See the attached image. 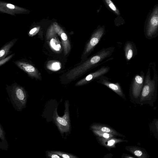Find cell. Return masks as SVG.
<instances>
[{
    "instance_id": "obj_13",
    "label": "cell",
    "mask_w": 158,
    "mask_h": 158,
    "mask_svg": "<svg viewBox=\"0 0 158 158\" xmlns=\"http://www.w3.org/2000/svg\"><path fill=\"white\" fill-rule=\"evenodd\" d=\"M99 140L102 145L108 148H114L115 147V144L117 143L124 141H127L126 140L120 139H117L114 138V137L108 139H104L99 138Z\"/></svg>"
},
{
    "instance_id": "obj_1",
    "label": "cell",
    "mask_w": 158,
    "mask_h": 158,
    "mask_svg": "<svg viewBox=\"0 0 158 158\" xmlns=\"http://www.w3.org/2000/svg\"><path fill=\"white\" fill-rule=\"evenodd\" d=\"M58 103L56 100H50L45 106L42 116L46 119L47 121H52L63 137L64 133L66 134L71 129L69 101H66L65 102V110L62 116H59L58 114Z\"/></svg>"
},
{
    "instance_id": "obj_26",
    "label": "cell",
    "mask_w": 158,
    "mask_h": 158,
    "mask_svg": "<svg viewBox=\"0 0 158 158\" xmlns=\"http://www.w3.org/2000/svg\"><path fill=\"white\" fill-rule=\"evenodd\" d=\"M6 6L7 7L10 9H14L15 8L14 6L12 4H8Z\"/></svg>"
},
{
    "instance_id": "obj_6",
    "label": "cell",
    "mask_w": 158,
    "mask_h": 158,
    "mask_svg": "<svg viewBox=\"0 0 158 158\" xmlns=\"http://www.w3.org/2000/svg\"><path fill=\"white\" fill-rule=\"evenodd\" d=\"M103 31L100 30L95 33L86 44L81 55V60H84L94 47L98 43L103 34Z\"/></svg>"
},
{
    "instance_id": "obj_23",
    "label": "cell",
    "mask_w": 158,
    "mask_h": 158,
    "mask_svg": "<svg viewBox=\"0 0 158 158\" xmlns=\"http://www.w3.org/2000/svg\"><path fill=\"white\" fill-rule=\"evenodd\" d=\"M14 54H12L5 58L0 60V66H1L2 65L8 61L14 56Z\"/></svg>"
},
{
    "instance_id": "obj_19",
    "label": "cell",
    "mask_w": 158,
    "mask_h": 158,
    "mask_svg": "<svg viewBox=\"0 0 158 158\" xmlns=\"http://www.w3.org/2000/svg\"><path fill=\"white\" fill-rule=\"evenodd\" d=\"M92 131L95 134L102 139H108L115 136L112 134L98 130H92Z\"/></svg>"
},
{
    "instance_id": "obj_22",
    "label": "cell",
    "mask_w": 158,
    "mask_h": 158,
    "mask_svg": "<svg viewBox=\"0 0 158 158\" xmlns=\"http://www.w3.org/2000/svg\"><path fill=\"white\" fill-rule=\"evenodd\" d=\"M47 157L51 158H61L60 156L53 152L52 151H47L46 152Z\"/></svg>"
},
{
    "instance_id": "obj_11",
    "label": "cell",
    "mask_w": 158,
    "mask_h": 158,
    "mask_svg": "<svg viewBox=\"0 0 158 158\" xmlns=\"http://www.w3.org/2000/svg\"><path fill=\"white\" fill-rule=\"evenodd\" d=\"M90 128L92 130H96L110 134L115 136L125 137V136L119 133L113 129L106 125L95 124H92Z\"/></svg>"
},
{
    "instance_id": "obj_18",
    "label": "cell",
    "mask_w": 158,
    "mask_h": 158,
    "mask_svg": "<svg viewBox=\"0 0 158 158\" xmlns=\"http://www.w3.org/2000/svg\"><path fill=\"white\" fill-rule=\"evenodd\" d=\"M50 45L52 48L54 50L59 52L61 48V46L59 40L56 38H52L50 42Z\"/></svg>"
},
{
    "instance_id": "obj_14",
    "label": "cell",
    "mask_w": 158,
    "mask_h": 158,
    "mask_svg": "<svg viewBox=\"0 0 158 158\" xmlns=\"http://www.w3.org/2000/svg\"><path fill=\"white\" fill-rule=\"evenodd\" d=\"M17 39L12 40L3 46L0 50V60L3 59L8 53L10 48L17 41Z\"/></svg>"
},
{
    "instance_id": "obj_17",
    "label": "cell",
    "mask_w": 158,
    "mask_h": 158,
    "mask_svg": "<svg viewBox=\"0 0 158 158\" xmlns=\"http://www.w3.org/2000/svg\"><path fill=\"white\" fill-rule=\"evenodd\" d=\"M0 126V138L2 141V142H1L0 143V148L5 149L4 148H6L5 146L7 148V142L5 138V132L1 124Z\"/></svg>"
},
{
    "instance_id": "obj_27",
    "label": "cell",
    "mask_w": 158,
    "mask_h": 158,
    "mask_svg": "<svg viewBox=\"0 0 158 158\" xmlns=\"http://www.w3.org/2000/svg\"><path fill=\"white\" fill-rule=\"evenodd\" d=\"M124 157L126 158H135L133 156H131L130 155H127V156H124Z\"/></svg>"
},
{
    "instance_id": "obj_21",
    "label": "cell",
    "mask_w": 158,
    "mask_h": 158,
    "mask_svg": "<svg viewBox=\"0 0 158 158\" xmlns=\"http://www.w3.org/2000/svg\"><path fill=\"white\" fill-rule=\"evenodd\" d=\"M53 152L57 154L62 158H77V157L74 155L60 151H52Z\"/></svg>"
},
{
    "instance_id": "obj_24",
    "label": "cell",
    "mask_w": 158,
    "mask_h": 158,
    "mask_svg": "<svg viewBox=\"0 0 158 158\" xmlns=\"http://www.w3.org/2000/svg\"><path fill=\"white\" fill-rule=\"evenodd\" d=\"M109 6L113 10H116V9L115 6L111 2H110V3L109 4Z\"/></svg>"
},
{
    "instance_id": "obj_9",
    "label": "cell",
    "mask_w": 158,
    "mask_h": 158,
    "mask_svg": "<svg viewBox=\"0 0 158 158\" xmlns=\"http://www.w3.org/2000/svg\"><path fill=\"white\" fill-rule=\"evenodd\" d=\"M125 56L127 61H128L137 53V50L135 44L132 42L128 41L124 46Z\"/></svg>"
},
{
    "instance_id": "obj_16",
    "label": "cell",
    "mask_w": 158,
    "mask_h": 158,
    "mask_svg": "<svg viewBox=\"0 0 158 158\" xmlns=\"http://www.w3.org/2000/svg\"><path fill=\"white\" fill-rule=\"evenodd\" d=\"M150 131L158 140V118H154L149 125Z\"/></svg>"
},
{
    "instance_id": "obj_20",
    "label": "cell",
    "mask_w": 158,
    "mask_h": 158,
    "mask_svg": "<svg viewBox=\"0 0 158 158\" xmlns=\"http://www.w3.org/2000/svg\"><path fill=\"white\" fill-rule=\"evenodd\" d=\"M47 68L49 69L52 71H56L61 68L60 63L56 61H51L48 63Z\"/></svg>"
},
{
    "instance_id": "obj_4",
    "label": "cell",
    "mask_w": 158,
    "mask_h": 158,
    "mask_svg": "<svg viewBox=\"0 0 158 158\" xmlns=\"http://www.w3.org/2000/svg\"><path fill=\"white\" fill-rule=\"evenodd\" d=\"M10 102L15 109L21 111L26 108L27 95L25 90L22 87H14L9 93Z\"/></svg>"
},
{
    "instance_id": "obj_5",
    "label": "cell",
    "mask_w": 158,
    "mask_h": 158,
    "mask_svg": "<svg viewBox=\"0 0 158 158\" xmlns=\"http://www.w3.org/2000/svg\"><path fill=\"white\" fill-rule=\"evenodd\" d=\"M144 78V73L142 71L140 74H137L134 76L132 82L131 94L134 99L138 101L143 88Z\"/></svg>"
},
{
    "instance_id": "obj_15",
    "label": "cell",
    "mask_w": 158,
    "mask_h": 158,
    "mask_svg": "<svg viewBox=\"0 0 158 158\" xmlns=\"http://www.w3.org/2000/svg\"><path fill=\"white\" fill-rule=\"evenodd\" d=\"M65 55L69 53L71 49L70 42L67 35L64 33H62L60 35Z\"/></svg>"
},
{
    "instance_id": "obj_8",
    "label": "cell",
    "mask_w": 158,
    "mask_h": 158,
    "mask_svg": "<svg viewBox=\"0 0 158 158\" xmlns=\"http://www.w3.org/2000/svg\"><path fill=\"white\" fill-rule=\"evenodd\" d=\"M109 70L108 67H102L94 72L91 73L84 78L77 82L76 86H81L89 82L92 80L107 73Z\"/></svg>"
},
{
    "instance_id": "obj_12",
    "label": "cell",
    "mask_w": 158,
    "mask_h": 158,
    "mask_svg": "<svg viewBox=\"0 0 158 158\" xmlns=\"http://www.w3.org/2000/svg\"><path fill=\"white\" fill-rule=\"evenodd\" d=\"M98 82L110 89L122 98L125 99V96L120 85L118 83L115 84L112 83L104 79H100Z\"/></svg>"
},
{
    "instance_id": "obj_7",
    "label": "cell",
    "mask_w": 158,
    "mask_h": 158,
    "mask_svg": "<svg viewBox=\"0 0 158 158\" xmlns=\"http://www.w3.org/2000/svg\"><path fill=\"white\" fill-rule=\"evenodd\" d=\"M15 64L29 76L36 79H41V74L37 69L31 64L24 61H16Z\"/></svg>"
},
{
    "instance_id": "obj_10",
    "label": "cell",
    "mask_w": 158,
    "mask_h": 158,
    "mask_svg": "<svg viewBox=\"0 0 158 158\" xmlns=\"http://www.w3.org/2000/svg\"><path fill=\"white\" fill-rule=\"evenodd\" d=\"M125 148L137 157L148 158L149 157L148 153L143 148L136 146H126Z\"/></svg>"
},
{
    "instance_id": "obj_3",
    "label": "cell",
    "mask_w": 158,
    "mask_h": 158,
    "mask_svg": "<svg viewBox=\"0 0 158 158\" xmlns=\"http://www.w3.org/2000/svg\"><path fill=\"white\" fill-rule=\"evenodd\" d=\"M111 50L107 49L102 50L97 55L77 66L71 70L66 75L68 80L73 81L81 76L90 68L95 66L104 58L108 56Z\"/></svg>"
},
{
    "instance_id": "obj_2",
    "label": "cell",
    "mask_w": 158,
    "mask_h": 158,
    "mask_svg": "<svg viewBox=\"0 0 158 158\" xmlns=\"http://www.w3.org/2000/svg\"><path fill=\"white\" fill-rule=\"evenodd\" d=\"M151 65L153 71V78L151 79L149 66L144 78L143 85L138 103L140 104H147L153 106L157 96L158 76L155 64L151 63Z\"/></svg>"
},
{
    "instance_id": "obj_25",
    "label": "cell",
    "mask_w": 158,
    "mask_h": 158,
    "mask_svg": "<svg viewBox=\"0 0 158 158\" xmlns=\"http://www.w3.org/2000/svg\"><path fill=\"white\" fill-rule=\"evenodd\" d=\"M37 30V28L36 27L32 29H31L29 32V34L32 35Z\"/></svg>"
}]
</instances>
